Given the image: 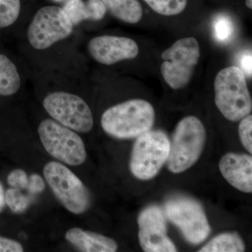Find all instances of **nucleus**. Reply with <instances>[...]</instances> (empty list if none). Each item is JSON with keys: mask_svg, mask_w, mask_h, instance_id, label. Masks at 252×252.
Listing matches in <instances>:
<instances>
[{"mask_svg": "<svg viewBox=\"0 0 252 252\" xmlns=\"http://www.w3.org/2000/svg\"><path fill=\"white\" fill-rule=\"evenodd\" d=\"M155 110L148 101L133 99L107 109L101 118L104 132L121 140L137 138L152 130Z\"/></svg>", "mask_w": 252, "mask_h": 252, "instance_id": "1", "label": "nucleus"}, {"mask_svg": "<svg viewBox=\"0 0 252 252\" xmlns=\"http://www.w3.org/2000/svg\"><path fill=\"white\" fill-rule=\"evenodd\" d=\"M215 102L220 114L236 122L251 114L252 99L246 76L236 66L220 69L214 81Z\"/></svg>", "mask_w": 252, "mask_h": 252, "instance_id": "2", "label": "nucleus"}, {"mask_svg": "<svg viewBox=\"0 0 252 252\" xmlns=\"http://www.w3.org/2000/svg\"><path fill=\"white\" fill-rule=\"evenodd\" d=\"M206 131L201 121L188 116L178 123L170 142L167 167L172 173L185 172L198 161L203 153Z\"/></svg>", "mask_w": 252, "mask_h": 252, "instance_id": "3", "label": "nucleus"}, {"mask_svg": "<svg viewBox=\"0 0 252 252\" xmlns=\"http://www.w3.org/2000/svg\"><path fill=\"white\" fill-rule=\"evenodd\" d=\"M170 140L161 130H149L137 137L130 160L131 173L138 180L154 178L170 154Z\"/></svg>", "mask_w": 252, "mask_h": 252, "instance_id": "4", "label": "nucleus"}, {"mask_svg": "<svg viewBox=\"0 0 252 252\" xmlns=\"http://www.w3.org/2000/svg\"><path fill=\"white\" fill-rule=\"evenodd\" d=\"M200 57L198 41L193 36L178 39L161 54L160 72L173 90L184 89L191 80Z\"/></svg>", "mask_w": 252, "mask_h": 252, "instance_id": "5", "label": "nucleus"}, {"mask_svg": "<svg viewBox=\"0 0 252 252\" xmlns=\"http://www.w3.org/2000/svg\"><path fill=\"white\" fill-rule=\"evenodd\" d=\"M163 212L192 245L203 243L211 232L203 207L195 199L184 195L172 197L165 202Z\"/></svg>", "mask_w": 252, "mask_h": 252, "instance_id": "6", "label": "nucleus"}, {"mask_svg": "<svg viewBox=\"0 0 252 252\" xmlns=\"http://www.w3.org/2000/svg\"><path fill=\"white\" fill-rule=\"evenodd\" d=\"M38 133L44 149L55 158L75 166L85 162L84 142L71 129L51 119H45L39 124Z\"/></svg>", "mask_w": 252, "mask_h": 252, "instance_id": "7", "label": "nucleus"}, {"mask_svg": "<svg viewBox=\"0 0 252 252\" xmlns=\"http://www.w3.org/2000/svg\"><path fill=\"white\" fill-rule=\"evenodd\" d=\"M44 175L56 198L68 211L80 215L89 209L91 198L87 189L67 167L50 162L44 167Z\"/></svg>", "mask_w": 252, "mask_h": 252, "instance_id": "8", "label": "nucleus"}, {"mask_svg": "<svg viewBox=\"0 0 252 252\" xmlns=\"http://www.w3.org/2000/svg\"><path fill=\"white\" fill-rule=\"evenodd\" d=\"M73 23L59 6L41 8L34 15L28 30V39L33 48L44 50L72 34Z\"/></svg>", "mask_w": 252, "mask_h": 252, "instance_id": "9", "label": "nucleus"}, {"mask_svg": "<svg viewBox=\"0 0 252 252\" xmlns=\"http://www.w3.org/2000/svg\"><path fill=\"white\" fill-rule=\"evenodd\" d=\"M44 109L61 125L77 132H90L94 118L89 106L81 97L65 92H56L46 96Z\"/></svg>", "mask_w": 252, "mask_h": 252, "instance_id": "10", "label": "nucleus"}, {"mask_svg": "<svg viewBox=\"0 0 252 252\" xmlns=\"http://www.w3.org/2000/svg\"><path fill=\"white\" fill-rule=\"evenodd\" d=\"M141 248L146 252H177L175 244L167 235L164 212L157 205L142 210L137 219Z\"/></svg>", "mask_w": 252, "mask_h": 252, "instance_id": "11", "label": "nucleus"}, {"mask_svg": "<svg viewBox=\"0 0 252 252\" xmlns=\"http://www.w3.org/2000/svg\"><path fill=\"white\" fill-rule=\"evenodd\" d=\"M89 51L94 61L104 65L135 59L140 52L133 39L124 36L102 35L89 41Z\"/></svg>", "mask_w": 252, "mask_h": 252, "instance_id": "12", "label": "nucleus"}, {"mask_svg": "<svg viewBox=\"0 0 252 252\" xmlns=\"http://www.w3.org/2000/svg\"><path fill=\"white\" fill-rule=\"evenodd\" d=\"M219 167L221 175L232 187L244 193H252V156L227 153L220 158Z\"/></svg>", "mask_w": 252, "mask_h": 252, "instance_id": "13", "label": "nucleus"}, {"mask_svg": "<svg viewBox=\"0 0 252 252\" xmlns=\"http://www.w3.org/2000/svg\"><path fill=\"white\" fill-rule=\"evenodd\" d=\"M65 239L81 252H114L118 249L117 243L113 239L79 228L68 230Z\"/></svg>", "mask_w": 252, "mask_h": 252, "instance_id": "14", "label": "nucleus"}, {"mask_svg": "<svg viewBox=\"0 0 252 252\" xmlns=\"http://www.w3.org/2000/svg\"><path fill=\"white\" fill-rule=\"evenodd\" d=\"M63 10L74 25L84 19H102L107 9L101 0H89L86 5L81 0H69Z\"/></svg>", "mask_w": 252, "mask_h": 252, "instance_id": "15", "label": "nucleus"}, {"mask_svg": "<svg viewBox=\"0 0 252 252\" xmlns=\"http://www.w3.org/2000/svg\"><path fill=\"white\" fill-rule=\"evenodd\" d=\"M106 9L123 22L135 24L143 16V9L137 0H101Z\"/></svg>", "mask_w": 252, "mask_h": 252, "instance_id": "16", "label": "nucleus"}, {"mask_svg": "<svg viewBox=\"0 0 252 252\" xmlns=\"http://www.w3.org/2000/svg\"><path fill=\"white\" fill-rule=\"evenodd\" d=\"M21 87V78L17 68L6 56L0 54V94H16Z\"/></svg>", "mask_w": 252, "mask_h": 252, "instance_id": "17", "label": "nucleus"}, {"mask_svg": "<svg viewBox=\"0 0 252 252\" xmlns=\"http://www.w3.org/2000/svg\"><path fill=\"white\" fill-rule=\"evenodd\" d=\"M245 251L243 239L236 233L217 235L199 250L200 252H243Z\"/></svg>", "mask_w": 252, "mask_h": 252, "instance_id": "18", "label": "nucleus"}, {"mask_svg": "<svg viewBox=\"0 0 252 252\" xmlns=\"http://www.w3.org/2000/svg\"><path fill=\"white\" fill-rule=\"evenodd\" d=\"M158 14L173 16L183 12L187 6V0H144Z\"/></svg>", "mask_w": 252, "mask_h": 252, "instance_id": "19", "label": "nucleus"}, {"mask_svg": "<svg viewBox=\"0 0 252 252\" xmlns=\"http://www.w3.org/2000/svg\"><path fill=\"white\" fill-rule=\"evenodd\" d=\"M21 11L20 0H0V28L16 22Z\"/></svg>", "mask_w": 252, "mask_h": 252, "instance_id": "20", "label": "nucleus"}, {"mask_svg": "<svg viewBox=\"0 0 252 252\" xmlns=\"http://www.w3.org/2000/svg\"><path fill=\"white\" fill-rule=\"evenodd\" d=\"M30 194L23 193L21 190L11 188L5 193V200L11 211L15 213H21L26 211L31 201Z\"/></svg>", "mask_w": 252, "mask_h": 252, "instance_id": "21", "label": "nucleus"}, {"mask_svg": "<svg viewBox=\"0 0 252 252\" xmlns=\"http://www.w3.org/2000/svg\"><path fill=\"white\" fill-rule=\"evenodd\" d=\"M214 32L217 40L226 42L234 33V26L230 18L220 16L214 23Z\"/></svg>", "mask_w": 252, "mask_h": 252, "instance_id": "22", "label": "nucleus"}, {"mask_svg": "<svg viewBox=\"0 0 252 252\" xmlns=\"http://www.w3.org/2000/svg\"><path fill=\"white\" fill-rule=\"evenodd\" d=\"M239 136L243 147L250 154L252 153V116L249 114L240 120L238 127Z\"/></svg>", "mask_w": 252, "mask_h": 252, "instance_id": "23", "label": "nucleus"}, {"mask_svg": "<svg viewBox=\"0 0 252 252\" xmlns=\"http://www.w3.org/2000/svg\"><path fill=\"white\" fill-rule=\"evenodd\" d=\"M7 182L12 188L20 189V190H28L29 177L26 172L22 170H15L10 172L7 177Z\"/></svg>", "mask_w": 252, "mask_h": 252, "instance_id": "24", "label": "nucleus"}, {"mask_svg": "<svg viewBox=\"0 0 252 252\" xmlns=\"http://www.w3.org/2000/svg\"><path fill=\"white\" fill-rule=\"evenodd\" d=\"M44 189H45V184L40 176L34 174L29 177L28 191L32 196L41 193Z\"/></svg>", "mask_w": 252, "mask_h": 252, "instance_id": "25", "label": "nucleus"}, {"mask_svg": "<svg viewBox=\"0 0 252 252\" xmlns=\"http://www.w3.org/2000/svg\"><path fill=\"white\" fill-rule=\"evenodd\" d=\"M21 243L11 239L0 236V252H22Z\"/></svg>", "mask_w": 252, "mask_h": 252, "instance_id": "26", "label": "nucleus"}, {"mask_svg": "<svg viewBox=\"0 0 252 252\" xmlns=\"http://www.w3.org/2000/svg\"><path fill=\"white\" fill-rule=\"evenodd\" d=\"M252 53H245L242 56L240 60V65L242 67V71L244 74L248 75V77H252Z\"/></svg>", "mask_w": 252, "mask_h": 252, "instance_id": "27", "label": "nucleus"}, {"mask_svg": "<svg viewBox=\"0 0 252 252\" xmlns=\"http://www.w3.org/2000/svg\"><path fill=\"white\" fill-rule=\"evenodd\" d=\"M5 203H6V200H5L4 188H3L1 184L0 183V212H1V210L4 208Z\"/></svg>", "mask_w": 252, "mask_h": 252, "instance_id": "28", "label": "nucleus"}, {"mask_svg": "<svg viewBox=\"0 0 252 252\" xmlns=\"http://www.w3.org/2000/svg\"><path fill=\"white\" fill-rule=\"evenodd\" d=\"M246 5L249 8V9H252V0H246Z\"/></svg>", "mask_w": 252, "mask_h": 252, "instance_id": "29", "label": "nucleus"}]
</instances>
